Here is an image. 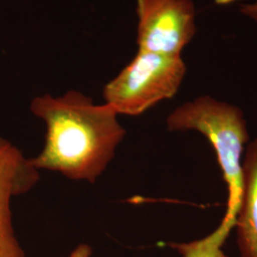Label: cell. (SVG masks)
Wrapping results in <instances>:
<instances>
[{"label":"cell","mask_w":257,"mask_h":257,"mask_svg":"<svg viewBox=\"0 0 257 257\" xmlns=\"http://www.w3.org/2000/svg\"><path fill=\"white\" fill-rule=\"evenodd\" d=\"M139 51L181 56L196 34L192 0H137Z\"/></svg>","instance_id":"277c9868"},{"label":"cell","mask_w":257,"mask_h":257,"mask_svg":"<svg viewBox=\"0 0 257 257\" xmlns=\"http://www.w3.org/2000/svg\"><path fill=\"white\" fill-rule=\"evenodd\" d=\"M244 193L235 227L241 257H257V138L243 161Z\"/></svg>","instance_id":"8992f818"},{"label":"cell","mask_w":257,"mask_h":257,"mask_svg":"<svg viewBox=\"0 0 257 257\" xmlns=\"http://www.w3.org/2000/svg\"><path fill=\"white\" fill-rule=\"evenodd\" d=\"M187 67L181 56L139 51L103 90L105 104L118 114L137 116L174 97Z\"/></svg>","instance_id":"3957f363"},{"label":"cell","mask_w":257,"mask_h":257,"mask_svg":"<svg viewBox=\"0 0 257 257\" xmlns=\"http://www.w3.org/2000/svg\"><path fill=\"white\" fill-rule=\"evenodd\" d=\"M65 257H92V248L88 244H79Z\"/></svg>","instance_id":"52a82bcc"},{"label":"cell","mask_w":257,"mask_h":257,"mask_svg":"<svg viewBox=\"0 0 257 257\" xmlns=\"http://www.w3.org/2000/svg\"><path fill=\"white\" fill-rule=\"evenodd\" d=\"M31 110L46 124L45 145L31 158L37 170L58 172L73 180L94 183L126 135L118 113L75 91L36 97Z\"/></svg>","instance_id":"6da1fadb"},{"label":"cell","mask_w":257,"mask_h":257,"mask_svg":"<svg viewBox=\"0 0 257 257\" xmlns=\"http://www.w3.org/2000/svg\"><path fill=\"white\" fill-rule=\"evenodd\" d=\"M171 132L196 131L211 142L228 187L227 211L219 227L204 238L189 243H172L181 257H228L222 250L236 218L244 193L241 161L248 141L247 122L242 110L229 103L203 95L176 108L167 118Z\"/></svg>","instance_id":"7a4b0ae2"},{"label":"cell","mask_w":257,"mask_h":257,"mask_svg":"<svg viewBox=\"0 0 257 257\" xmlns=\"http://www.w3.org/2000/svg\"><path fill=\"white\" fill-rule=\"evenodd\" d=\"M39 176L31 158L0 138V257H27L15 234L11 200L32 190Z\"/></svg>","instance_id":"5b68a950"}]
</instances>
